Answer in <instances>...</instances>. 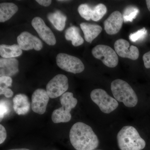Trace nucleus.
Wrapping results in <instances>:
<instances>
[{
  "mask_svg": "<svg viewBox=\"0 0 150 150\" xmlns=\"http://www.w3.org/2000/svg\"><path fill=\"white\" fill-rule=\"evenodd\" d=\"M18 61L15 58H1L0 59V75L11 77L19 71Z\"/></svg>",
  "mask_w": 150,
  "mask_h": 150,
  "instance_id": "obj_13",
  "label": "nucleus"
},
{
  "mask_svg": "<svg viewBox=\"0 0 150 150\" xmlns=\"http://www.w3.org/2000/svg\"><path fill=\"white\" fill-rule=\"evenodd\" d=\"M18 7L12 3H2L0 4V22L8 20L18 11Z\"/></svg>",
  "mask_w": 150,
  "mask_h": 150,
  "instance_id": "obj_17",
  "label": "nucleus"
},
{
  "mask_svg": "<svg viewBox=\"0 0 150 150\" xmlns=\"http://www.w3.org/2000/svg\"><path fill=\"white\" fill-rule=\"evenodd\" d=\"M123 19L122 14L119 11H115L110 14L104 22V29L108 35L117 34L123 25Z\"/></svg>",
  "mask_w": 150,
  "mask_h": 150,
  "instance_id": "obj_12",
  "label": "nucleus"
},
{
  "mask_svg": "<svg viewBox=\"0 0 150 150\" xmlns=\"http://www.w3.org/2000/svg\"><path fill=\"white\" fill-rule=\"evenodd\" d=\"M22 53V50L17 44L11 46L1 44L0 46V55L3 58H14L20 56Z\"/></svg>",
  "mask_w": 150,
  "mask_h": 150,
  "instance_id": "obj_18",
  "label": "nucleus"
},
{
  "mask_svg": "<svg viewBox=\"0 0 150 150\" xmlns=\"http://www.w3.org/2000/svg\"><path fill=\"white\" fill-rule=\"evenodd\" d=\"M117 139L121 150H142L146 146V142L132 126L123 127L117 134Z\"/></svg>",
  "mask_w": 150,
  "mask_h": 150,
  "instance_id": "obj_2",
  "label": "nucleus"
},
{
  "mask_svg": "<svg viewBox=\"0 0 150 150\" xmlns=\"http://www.w3.org/2000/svg\"><path fill=\"white\" fill-rule=\"evenodd\" d=\"M111 90L115 99L123 103L126 107H134L137 105L138 97L131 86L125 81L120 79L112 81Z\"/></svg>",
  "mask_w": 150,
  "mask_h": 150,
  "instance_id": "obj_3",
  "label": "nucleus"
},
{
  "mask_svg": "<svg viewBox=\"0 0 150 150\" xmlns=\"http://www.w3.org/2000/svg\"><path fill=\"white\" fill-rule=\"evenodd\" d=\"M147 33V30L145 28H144L142 29L139 30L137 32L130 34L129 36V39L134 43L141 41L144 39L146 36Z\"/></svg>",
  "mask_w": 150,
  "mask_h": 150,
  "instance_id": "obj_24",
  "label": "nucleus"
},
{
  "mask_svg": "<svg viewBox=\"0 0 150 150\" xmlns=\"http://www.w3.org/2000/svg\"><path fill=\"white\" fill-rule=\"evenodd\" d=\"M143 60L145 67L146 69H150V51L144 54Z\"/></svg>",
  "mask_w": 150,
  "mask_h": 150,
  "instance_id": "obj_29",
  "label": "nucleus"
},
{
  "mask_svg": "<svg viewBox=\"0 0 150 150\" xmlns=\"http://www.w3.org/2000/svg\"><path fill=\"white\" fill-rule=\"evenodd\" d=\"M114 48L116 54L121 57L136 60L139 58V52L136 46H130V43L124 39H119L115 41Z\"/></svg>",
  "mask_w": 150,
  "mask_h": 150,
  "instance_id": "obj_9",
  "label": "nucleus"
},
{
  "mask_svg": "<svg viewBox=\"0 0 150 150\" xmlns=\"http://www.w3.org/2000/svg\"><path fill=\"white\" fill-rule=\"evenodd\" d=\"M60 102L62 107L70 112L73 108L76 107L77 104L78 100L74 97L72 93L67 92L63 94L61 96Z\"/></svg>",
  "mask_w": 150,
  "mask_h": 150,
  "instance_id": "obj_22",
  "label": "nucleus"
},
{
  "mask_svg": "<svg viewBox=\"0 0 150 150\" xmlns=\"http://www.w3.org/2000/svg\"><path fill=\"white\" fill-rule=\"evenodd\" d=\"M7 137L6 131L5 128L2 125H0V144H3L5 141Z\"/></svg>",
  "mask_w": 150,
  "mask_h": 150,
  "instance_id": "obj_28",
  "label": "nucleus"
},
{
  "mask_svg": "<svg viewBox=\"0 0 150 150\" xmlns=\"http://www.w3.org/2000/svg\"><path fill=\"white\" fill-rule=\"evenodd\" d=\"M0 117H1V121L5 115H7L8 112H10V108L8 103L6 100H1L0 103Z\"/></svg>",
  "mask_w": 150,
  "mask_h": 150,
  "instance_id": "obj_25",
  "label": "nucleus"
},
{
  "mask_svg": "<svg viewBox=\"0 0 150 150\" xmlns=\"http://www.w3.org/2000/svg\"><path fill=\"white\" fill-rule=\"evenodd\" d=\"M18 46L22 50L34 49L39 51L43 48V43L41 40L27 31L22 32L17 37Z\"/></svg>",
  "mask_w": 150,
  "mask_h": 150,
  "instance_id": "obj_10",
  "label": "nucleus"
},
{
  "mask_svg": "<svg viewBox=\"0 0 150 150\" xmlns=\"http://www.w3.org/2000/svg\"><path fill=\"white\" fill-rule=\"evenodd\" d=\"M0 94L4 95L6 97H11L13 96V92L11 89L4 86H1L0 87Z\"/></svg>",
  "mask_w": 150,
  "mask_h": 150,
  "instance_id": "obj_26",
  "label": "nucleus"
},
{
  "mask_svg": "<svg viewBox=\"0 0 150 150\" xmlns=\"http://www.w3.org/2000/svg\"><path fill=\"white\" fill-rule=\"evenodd\" d=\"M13 109L18 115H24L29 112L30 103L28 98L24 94H18L13 100Z\"/></svg>",
  "mask_w": 150,
  "mask_h": 150,
  "instance_id": "obj_14",
  "label": "nucleus"
},
{
  "mask_svg": "<svg viewBox=\"0 0 150 150\" xmlns=\"http://www.w3.org/2000/svg\"><path fill=\"white\" fill-rule=\"evenodd\" d=\"M51 118L54 123H67L71 119V115L70 112L62 107L53 111Z\"/></svg>",
  "mask_w": 150,
  "mask_h": 150,
  "instance_id": "obj_21",
  "label": "nucleus"
},
{
  "mask_svg": "<svg viewBox=\"0 0 150 150\" xmlns=\"http://www.w3.org/2000/svg\"><path fill=\"white\" fill-rule=\"evenodd\" d=\"M56 62L59 68L68 72L79 74L84 70V65L80 59L69 54L64 53L58 54Z\"/></svg>",
  "mask_w": 150,
  "mask_h": 150,
  "instance_id": "obj_5",
  "label": "nucleus"
},
{
  "mask_svg": "<svg viewBox=\"0 0 150 150\" xmlns=\"http://www.w3.org/2000/svg\"><path fill=\"white\" fill-rule=\"evenodd\" d=\"M66 40H71L72 44L74 46H81L84 42V40L80 33L79 28L75 26H71L66 30L65 33Z\"/></svg>",
  "mask_w": 150,
  "mask_h": 150,
  "instance_id": "obj_19",
  "label": "nucleus"
},
{
  "mask_svg": "<svg viewBox=\"0 0 150 150\" xmlns=\"http://www.w3.org/2000/svg\"><path fill=\"white\" fill-rule=\"evenodd\" d=\"M12 82V79L11 77L3 76L0 77L1 86H4L8 87L11 86Z\"/></svg>",
  "mask_w": 150,
  "mask_h": 150,
  "instance_id": "obj_27",
  "label": "nucleus"
},
{
  "mask_svg": "<svg viewBox=\"0 0 150 150\" xmlns=\"http://www.w3.org/2000/svg\"><path fill=\"white\" fill-rule=\"evenodd\" d=\"M146 2L148 9L150 11V0H146Z\"/></svg>",
  "mask_w": 150,
  "mask_h": 150,
  "instance_id": "obj_31",
  "label": "nucleus"
},
{
  "mask_svg": "<svg viewBox=\"0 0 150 150\" xmlns=\"http://www.w3.org/2000/svg\"><path fill=\"white\" fill-rule=\"evenodd\" d=\"M92 54L95 58L102 61L109 68H114L118 64V55L115 51L107 45H98L92 50Z\"/></svg>",
  "mask_w": 150,
  "mask_h": 150,
  "instance_id": "obj_6",
  "label": "nucleus"
},
{
  "mask_svg": "<svg viewBox=\"0 0 150 150\" xmlns=\"http://www.w3.org/2000/svg\"><path fill=\"white\" fill-rule=\"evenodd\" d=\"M139 13V10L135 6H129L126 7L122 14L124 22L133 21Z\"/></svg>",
  "mask_w": 150,
  "mask_h": 150,
  "instance_id": "obj_23",
  "label": "nucleus"
},
{
  "mask_svg": "<svg viewBox=\"0 0 150 150\" xmlns=\"http://www.w3.org/2000/svg\"><path fill=\"white\" fill-rule=\"evenodd\" d=\"M91 98L101 111L105 113H110L115 110L118 106V101L102 89H95L93 90L91 93Z\"/></svg>",
  "mask_w": 150,
  "mask_h": 150,
  "instance_id": "obj_4",
  "label": "nucleus"
},
{
  "mask_svg": "<svg viewBox=\"0 0 150 150\" xmlns=\"http://www.w3.org/2000/svg\"><path fill=\"white\" fill-rule=\"evenodd\" d=\"M49 96L46 91L42 88L36 89L31 97V108L33 111L39 114L46 112Z\"/></svg>",
  "mask_w": 150,
  "mask_h": 150,
  "instance_id": "obj_11",
  "label": "nucleus"
},
{
  "mask_svg": "<svg viewBox=\"0 0 150 150\" xmlns=\"http://www.w3.org/2000/svg\"><path fill=\"white\" fill-rule=\"evenodd\" d=\"M69 87L68 78L64 75L58 74L48 82L46 91L50 98H55L66 93Z\"/></svg>",
  "mask_w": 150,
  "mask_h": 150,
  "instance_id": "obj_7",
  "label": "nucleus"
},
{
  "mask_svg": "<svg viewBox=\"0 0 150 150\" xmlns=\"http://www.w3.org/2000/svg\"><path fill=\"white\" fill-rule=\"evenodd\" d=\"M80 27L83 31L85 40L89 43H91L94 39L97 37L102 30L100 25L87 23H82L80 24Z\"/></svg>",
  "mask_w": 150,
  "mask_h": 150,
  "instance_id": "obj_16",
  "label": "nucleus"
},
{
  "mask_svg": "<svg viewBox=\"0 0 150 150\" xmlns=\"http://www.w3.org/2000/svg\"><path fill=\"white\" fill-rule=\"evenodd\" d=\"M86 13L84 19L86 21L91 19L94 21L100 20L107 11L106 6L102 4H98L93 8L86 4Z\"/></svg>",
  "mask_w": 150,
  "mask_h": 150,
  "instance_id": "obj_15",
  "label": "nucleus"
},
{
  "mask_svg": "<svg viewBox=\"0 0 150 150\" xmlns=\"http://www.w3.org/2000/svg\"><path fill=\"white\" fill-rule=\"evenodd\" d=\"M48 18L57 30L62 31L64 28L67 17L60 11H57L49 13Z\"/></svg>",
  "mask_w": 150,
  "mask_h": 150,
  "instance_id": "obj_20",
  "label": "nucleus"
},
{
  "mask_svg": "<svg viewBox=\"0 0 150 150\" xmlns=\"http://www.w3.org/2000/svg\"><path fill=\"white\" fill-rule=\"evenodd\" d=\"M69 138L76 150H93L99 145V140L92 129L83 122H77L72 126Z\"/></svg>",
  "mask_w": 150,
  "mask_h": 150,
  "instance_id": "obj_1",
  "label": "nucleus"
},
{
  "mask_svg": "<svg viewBox=\"0 0 150 150\" xmlns=\"http://www.w3.org/2000/svg\"><path fill=\"white\" fill-rule=\"evenodd\" d=\"M35 1L40 5L45 7L50 6L52 2L51 0H36Z\"/></svg>",
  "mask_w": 150,
  "mask_h": 150,
  "instance_id": "obj_30",
  "label": "nucleus"
},
{
  "mask_svg": "<svg viewBox=\"0 0 150 150\" xmlns=\"http://www.w3.org/2000/svg\"><path fill=\"white\" fill-rule=\"evenodd\" d=\"M8 150H30L28 149H10Z\"/></svg>",
  "mask_w": 150,
  "mask_h": 150,
  "instance_id": "obj_32",
  "label": "nucleus"
},
{
  "mask_svg": "<svg viewBox=\"0 0 150 150\" xmlns=\"http://www.w3.org/2000/svg\"><path fill=\"white\" fill-rule=\"evenodd\" d=\"M31 25L45 43L50 46H54L56 44V38L54 33L42 18L39 17L34 18L31 21Z\"/></svg>",
  "mask_w": 150,
  "mask_h": 150,
  "instance_id": "obj_8",
  "label": "nucleus"
}]
</instances>
